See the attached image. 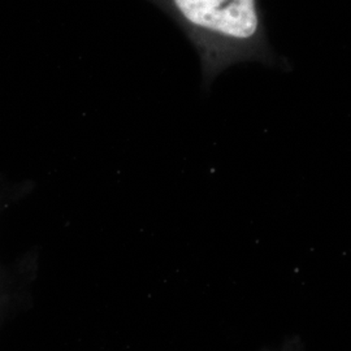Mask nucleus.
Returning <instances> with one entry per match:
<instances>
[{"mask_svg": "<svg viewBox=\"0 0 351 351\" xmlns=\"http://www.w3.org/2000/svg\"><path fill=\"white\" fill-rule=\"evenodd\" d=\"M185 33L201 59L204 86L234 64L272 63L259 0H147Z\"/></svg>", "mask_w": 351, "mask_h": 351, "instance_id": "nucleus-1", "label": "nucleus"}, {"mask_svg": "<svg viewBox=\"0 0 351 351\" xmlns=\"http://www.w3.org/2000/svg\"><path fill=\"white\" fill-rule=\"evenodd\" d=\"M29 184L8 185L0 184V213L11 206L13 202L25 195ZM17 301V285L16 280L7 268L0 264V324L5 316L12 310L14 302Z\"/></svg>", "mask_w": 351, "mask_h": 351, "instance_id": "nucleus-2", "label": "nucleus"}]
</instances>
